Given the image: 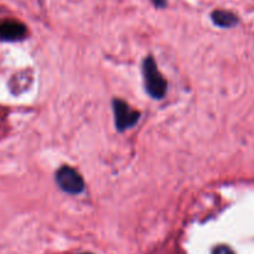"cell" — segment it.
Returning <instances> with one entry per match:
<instances>
[{
    "label": "cell",
    "mask_w": 254,
    "mask_h": 254,
    "mask_svg": "<svg viewBox=\"0 0 254 254\" xmlns=\"http://www.w3.org/2000/svg\"><path fill=\"white\" fill-rule=\"evenodd\" d=\"M143 74L148 93L153 98H163L166 93V81L159 72L155 61L151 57H146L143 64Z\"/></svg>",
    "instance_id": "cell-1"
},
{
    "label": "cell",
    "mask_w": 254,
    "mask_h": 254,
    "mask_svg": "<svg viewBox=\"0 0 254 254\" xmlns=\"http://www.w3.org/2000/svg\"><path fill=\"white\" fill-rule=\"evenodd\" d=\"M56 181L61 190H64V192L73 193V195L82 192L84 189L83 179L74 169L69 166H64L57 171Z\"/></svg>",
    "instance_id": "cell-2"
},
{
    "label": "cell",
    "mask_w": 254,
    "mask_h": 254,
    "mask_svg": "<svg viewBox=\"0 0 254 254\" xmlns=\"http://www.w3.org/2000/svg\"><path fill=\"white\" fill-rule=\"evenodd\" d=\"M113 111L116 117L117 129L121 131L133 127L139 121V112L131 109L128 104L122 99H114L113 101Z\"/></svg>",
    "instance_id": "cell-3"
},
{
    "label": "cell",
    "mask_w": 254,
    "mask_h": 254,
    "mask_svg": "<svg viewBox=\"0 0 254 254\" xmlns=\"http://www.w3.org/2000/svg\"><path fill=\"white\" fill-rule=\"evenodd\" d=\"M26 32V26L16 20H6L0 24V40L2 41H17L25 37Z\"/></svg>",
    "instance_id": "cell-4"
},
{
    "label": "cell",
    "mask_w": 254,
    "mask_h": 254,
    "mask_svg": "<svg viewBox=\"0 0 254 254\" xmlns=\"http://www.w3.org/2000/svg\"><path fill=\"white\" fill-rule=\"evenodd\" d=\"M213 22L220 27H233L238 24V17L231 11H226V10H215L211 15Z\"/></svg>",
    "instance_id": "cell-5"
},
{
    "label": "cell",
    "mask_w": 254,
    "mask_h": 254,
    "mask_svg": "<svg viewBox=\"0 0 254 254\" xmlns=\"http://www.w3.org/2000/svg\"><path fill=\"white\" fill-rule=\"evenodd\" d=\"M212 254H235L231 248L226 247V246H221V247H217L215 251H213Z\"/></svg>",
    "instance_id": "cell-6"
},
{
    "label": "cell",
    "mask_w": 254,
    "mask_h": 254,
    "mask_svg": "<svg viewBox=\"0 0 254 254\" xmlns=\"http://www.w3.org/2000/svg\"><path fill=\"white\" fill-rule=\"evenodd\" d=\"M156 6H164L165 5V0H154Z\"/></svg>",
    "instance_id": "cell-7"
},
{
    "label": "cell",
    "mask_w": 254,
    "mask_h": 254,
    "mask_svg": "<svg viewBox=\"0 0 254 254\" xmlns=\"http://www.w3.org/2000/svg\"><path fill=\"white\" fill-rule=\"evenodd\" d=\"M83 254H91V253H83Z\"/></svg>",
    "instance_id": "cell-8"
}]
</instances>
